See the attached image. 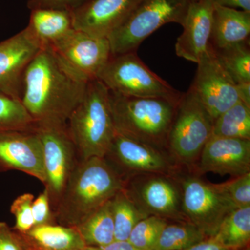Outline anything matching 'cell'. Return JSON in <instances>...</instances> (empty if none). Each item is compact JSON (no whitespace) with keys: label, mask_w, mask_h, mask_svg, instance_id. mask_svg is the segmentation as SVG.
I'll return each mask as SVG.
<instances>
[{"label":"cell","mask_w":250,"mask_h":250,"mask_svg":"<svg viewBox=\"0 0 250 250\" xmlns=\"http://www.w3.org/2000/svg\"><path fill=\"white\" fill-rule=\"evenodd\" d=\"M213 4L250 11V0H211Z\"/></svg>","instance_id":"cell-36"},{"label":"cell","mask_w":250,"mask_h":250,"mask_svg":"<svg viewBox=\"0 0 250 250\" xmlns=\"http://www.w3.org/2000/svg\"><path fill=\"white\" fill-rule=\"evenodd\" d=\"M243 250H250L249 247H246V248H245L244 249H243Z\"/></svg>","instance_id":"cell-40"},{"label":"cell","mask_w":250,"mask_h":250,"mask_svg":"<svg viewBox=\"0 0 250 250\" xmlns=\"http://www.w3.org/2000/svg\"><path fill=\"white\" fill-rule=\"evenodd\" d=\"M125 182L144 174H174L179 167L168 152L116 132L104 157Z\"/></svg>","instance_id":"cell-11"},{"label":"cell","mask_w":250,"mask_h":250,"mask_svg":"<svg viewBox=\"0 0 250 250\" xmlns=\"http://www.w3.org/2000/svg\"><path fill=\"white\" fill-rule=\"evenodd\" d=\"M213 50L222 66L235 83L250 82L249 41Z\"/></svg>","instance_id":"cell-27"},{"label":"cell","mask_w":250,"mask_h":250,"mask_svg":"<svg viewBox=\"0 0 250 250\" xmlns=\"http://www.w3.org/2000/svg\"><path fill=\"white\" fill-rule=\"evenodd\" d=\"M213 3L211 0H192L182 27L183 33L175 43L176 54L198 62L210 48Z\"/></svg>","instance_id":"cell-18"},{"label":"cell","mask_w":250,"mask_h":250,"mask_svg":"<svg viewBox=\"0 0 250 250\" xmlns=\"http://www.w3.org/2000/svg\"><path fill=\"white\" fill-rule=\"evenodd\" d=\"M49 44L90 80L96 79L112 56L108 39L95 37L75 28Z\"/></svg>","instance_id":"cell-15"},{"label":"cell","mask_w":250,"mask_h":250,"mask_svg":"<svg viewBox=\"0 0 250 250\" xmlns=\"http://www.w3.org/2000/svg\"><path fill=\"white\" fill-rule=\"evenodd\" d=\"M24 239H25V238H24ZM25 241H26V239H25ZM26 242H27V250H41L40 249H39V248H36V247L31 246V245L29 244V243H28V242L27 241H26Z\"/></svg>","instance_id":"cell-39"},{"label":"cell","mask_w":250,"mask_h":250,"mask_svg":"<svg viewBox=\"0 0 250 250\" xmlns=\"http://www.w3.org/2000/svg\"><path fill=\"white\" fill-rule=\"evenodd\" d=\"M32 212L34 227L55 224V215L51 207L50 199L47 189L45 188L43 191L39 194V196L34 198L32 204Z\"/></svg>","instance_id":"cell-32"},{"label":"cell","mask_w":250,"mask_h":250,"mask_svg":"<svg viewBox=\"0 0 250 250\" xmlns=\"http://www.w3.org/2000/svg\"><path fill=\"white\" fill-rule=\"evenodd\" d=\"M78 250H139L133 246L129 241H113L104 246H84Z\"/></svg>","instance_id":"cell-35"},{"label":"cell","mask_w":250,"mask_h":250,"mask_svg":"<svg viewBox=\"0 0 250 250\" xmlns=\"http://www.w3.org/2000/svg\"><path fill=\"white\" fill-rule=\"evenodd\" d=\"M34 196L31 193H24L15 199L11 206V213L16 218L14 229L18 233H24L34 227L32 204Z\"/></svg>","instance_id":"cell-31"},{"label":"cell","mask_w":250,"mask_h":250,"mask_svg":"<svg viewBox=\"0 0 250 250\" xmlns=\"http://www.w3.org/2000/svg\"><path fill=\"white\" fill-rule=\"evenodd\" d=\"M87 0H28L29 9H52L73 11Z\"/></svg>","instance_id":"cell-34"},{"label":"cell","mask_w":250,"mask_h":250,"mask_svg":"<svg viewBox=\"0 0 250 250\" xmlns=\"http://www.w3.org/2000/svg\"><path fill=\"white\" fill-rule=\"evenodd\" d=\"M141 0H87L73 10V28L108 39L125 22Z\"/></svg>","instance_id":"cell-17"},{"label":"cell","mask_w":250,"mask_h":250,"mask_svg":"<svg viewBox=\"0 0 250 250\" xmlns=\"http://www.w3.org/2000/svg\"><path fill=\"white\" fill-rule=\"evenodd\" d=\"M210 238L231 250L248 247L250 241V207L236 208L229 213Z\"/></svg>","instance_id":"cell-23"},{"label":"cell","mask_w":250,"mask_h":250,"mask_svg":"<svg viewBox=\"0 0 250 250\" xmlns=\"http://www.w3.org/2000/svg\"><path fill=\"white\" fill-rule=\"evenodd\" d=\"M85 246H104L115 241L111 200L75 227Z\"/></svg>","instance_id":"cell-22"},{"label":"cell","mask_w":250,"mask_h":250,"mask_svg":"<svg viewBox=\"0 0 250 250\" xmlns=\"http://www.w3.org/2000/svg\"><path fill=\"white\" fill-rule=\"evenodd\" d=\"M213 123L191 90L182 94L167 143V152L179 167L195 171L202 149L211 138Z\"/></svg>","instance_id":"cell-5"},{"label":"cell","mask_w":250,"mask_h":250,"mask_svg":"<svg viewBox=\"0 0 250 250\" xmlns=\"http://www.w3.org/2000/svg\"><path fill=\"white\" fill-rule=\"evenodd\" d=\"M183 250H231L228 248H224L220 246L218 243L212 240L211 238H208L201 242L193 245V246L189 247L187 249Z\"/></svg>","instance_id":"cell-37"},{"label":"cell","mask_w":250,"mask_h":250,"mask_svg":"<svg viewBox=\"0 0 250 250\" xmlns=\"http://www.w3.org/2000/svg\"><path fill=\"white\" fill-rule=\"evenodd\" d=\"M197 174L236 177L250 172V140L211 136L200 154Z\"/></svg>","instance_id":"cell-16"},{"label":"cell","mask_w":250,"mask_h":250,"mask_svg":"<svg viewBox=\"0 0 250 250\" xmlns=\"http://www.w3.org/2000/svg\"><path fill=\"white\" fill-rule=\"evenodd\" d=\"M96 79L110 91L125 96L179 100L182 95L152 72L136 52L112 55Z\"/></svg>","instance_id":"cell-7"},{"label":"cell","mask_w":250,"mask_h":250,"mask_svg":"<svg viewBox=\"0 0 250 250\" xmlns=\"http://www.w3.org/2000/svg\"><path fill=\"white\" fill-rule=\"evenodd\" d=\"M192 0H141L108 37L112 55L136 52L146 39L167 23L182 25Z\"/></svg>","instance_id":"cell-6"},{"label":"cell","mask_w":250,"mask_h":250,"mask_svg":"<svg viewBox=\"0 0 250 250\" xmlns=\"http://www.w3.org/2000/svg\"><path fill=\"white\" fill-rule=\"evenodd\" d=\"M18 170L45 183L42 143L35 129H0V172Z\"/></svg>","instance_id":"cell-13"},{"label":"cell","mask_w":250,"mask_h":250,"mask_svg":"<svg viewBox=\"0 0 250 250\" xmlns=\"http://www.w3.org/2000/svg\"><path fill=\"white\" fill-rule=\"evenodd\" d=\"M109 94L116 132L167 151V139L180 99L125 96L110 90Z\"/></svg>","instance_id":"cell-3"},{"label":"cell","mask_w":250,"mask_h":250,"mask_svg":"<svg viewBox=\"0 0 250 250\" xmlns=\"http://www.w3.org/2000/svg\"><path fill=\"white\" fill-rule=\"evenodd\" d=\"M89 81L50 44L43 43L24 72L21 102L35 123H67Z\"/></svg>","instance_id":"cell-1"},{"label":"cell","mask_w":250,"mask_h":250,"mask_svg":"<svg viewBox=\"0 0 250 250\" xmlns=\"http://www.w3.org/2000/svg\"><path fill=\"white\" fill-rule=\"evenodd\" d=\"M22 235L29 244L41 250H78L85 246L76 228L59 224L34 227Z\"/></svg>","instance_id":"cell-20"},{"label":"cell","mask_w":250,"mask_h":250,"mask_svg":"<svg viewBox=\"0 0 250 250\" xmlns=\"http://www.w3.org/2000/svg\"><path fill=\"white\" fill-rule=\"evenodd\" d=\"M240 101L250 106V82L236 83Z\"/></svg>","instance_id":"cell-38"},{"label":"cell","mask_w":250,"mask_h":250,"mask_svg":"<svg viewBox=\"0 0 250 250\" xmlns=\"http://www.w3.org/2000/svg\"><path fill=\"white\" fill-rule=\"evenodd\" d=\"M124 187V179L104 158L79 161L54 210L56 222L75 228Z\"/></svg>","instance_id":"cell-2"},{"label":"cell","mask_w":250,"mask_h":250,"mask_svg":"<svg viewBox=\"0 0 250 250\" xmlns=\"http://www.w3.org/2000/svg\"><path fill=\"white\" fill-rule=\"evenodd\" d=\"M236 208L250 207V172L217 184Z\"/></svg>","instance_id":"cell-30"},{"label":"cell","mask_w":250,"mask_h":250,"mask_svg":"<svg viewBox=\"0 0 250 250\" xmlns=\"http://www.w3.org/2000/svg\"><path fill=\"white\" fill-rule=\"evenodd\" d=\"M124 189L146 215L188 223L182 208V188L177 172L134 176L125 181Z\"/></svg>","instance_id":"cell-10"},{"label":"cell","mask_w":250,"mask_h":250,"mask_svg":"<svg viewBox=\"0 0 250 250\" xmlns=\"http://www.w3.org/2000/svg\"><path fill=\"white\" fill-rule=\"evenodd\" d=\"M42 45L28 26L0 42V94L21 102L24 72Z\"/></svg>","instance_id":"cell-14"},{"label":"cell","mask_w":250,"mask_h":250,"mask_svg":"<svg viewBox=\"0 0 250 250\" xmlns=\"http://www.w3.org/2000/svg\"><path fill=\"white\" fill-rule=\"evenodd\" d=\"M197 64L196 75L189 89L215 121L239 101L236 84L222 66L212 46Z\"/></svg>","instance_id":"cell-12"},{"label":"cell","mask_w":250,"mask_h":250,"mask_svg":"<svg viewBox=\"0 0 250 250\" xmlns=\"http://www.w3.org/2000/svg\"><path fill=\"white\" fill-rule=\"evenodd\" d=\"M187 170L188 172L182 168L177 172L184 215L188 223L210 238L225 217L236 208L217 184L205 182L196 172Z\"/></svg>","instance_id":"cell-8"},{"label":"cell","mask_w":250,"mask_h":250,"mask_svg":"<svg viewBox=\"0 0 250 250\" xmlns=\"http://www.w3.org/2000/svg\"><path fill=\"white\" fill-rule=\"evenodd\" d=\"M28 27L43 43H52L73 28L72 13L67 10H32Z\"/></svg>","instance_id":"cell-21"},{"label":"cell","mask_w":250,"mask_h":250,"mask_svg":"<svg viewBox=\"0 0 250 250\" xmlns=\"http://www.w3.org/2000/svg\"><path fill=\"white\" fill-rule=\"evenodd\" d=\"M0 250H27L24 236L7 223L0 221Z\"/></svg>","instance_id":"cell-33"},{"label":"cell","mask_w":250,"mask_h":250,"mask_svg":"<svg viewBox=\"0 0 250 250\" xmlns=\"http://www.w3.org/2000/svg\"><path fill=\"white\" fill-rule=\"evenodd\" d=\"M207 238L191 223L187 222L170 225L167 223L152 250H183Z\"/></svg>","instance_id":"cell-26"},{"label":"cell","mask_w":250,"mask_h":250,"mask_svg":"<svg viewBox=\"0 0 250 250\" xmlns=\"http://www.w3.org/2000/svg\"><path fill=\"white\" fill-rule=\"evenodd\" d=\"M79 160L104 157L116 133L109 90L98 79L90 80L84 96L67 121Z\"/></svg>","instance_id":"cell-4"},{"label":"cell","mask_w":250,"mask_h":250,"mask_svg":"<svg viewBox=\"0 0 250 250\" xmlns=\"http://www.w3.org/2000/svg\"><path fill=\"white\" fill-rule=\"evenodd\" d=\"M34 125L21 101L0 94V129H29Z\"/></svg>","instance_id":"cell-29"},{"label":"cell","mask_w":250,"mask_h":250,"mask_svg":"<svg viewBox=\"0 0 250 250\" xmlns=\"http://www.w3.org/2000/svg\"><path fill=\"white\" fill-rule=\"evenodd\" d=\"M114 222L115 241H128L133 228L140 220L149 215L143 213L125 191L124 188L111 200Z\"/></svg>","instance_id":"cell-25"},{"label":"cell","mask_w":250,"mask_h":250,"mask_svg":"<svg viewBox=\"0 0 250 250\" xmlns=\"http://www.w3.org/2000/svg\"><path fill=\"white\" fill-rule=\"evenodd\" d=\"M213 4L212 47L223 49L249 41L250 11Z\"/></svg>","instance_id":"cell-19"},{"label":"cell","mask_w":250,"mask_h":250,"mask_svg":"<svg viewBox=\"0 0 250 250\" xmlns=\"http://www.w3.org/2000/svg\"><path fill=\"white\" fill-rule=\"evenodd\" d=\"M167 220L149 215L140 220L130 233L128 241L139 250H152Z\"/></svg>","instance_id":"cell-28"},{"label":"cell","mask_w":250,"mask_h":250,"mask_svg":"<svg viewBox=\"0 0 250 250\" xmlns=\"http://www.w3.org/2000/svg\"><path fill=\"white\" fill-rule=\"evenodd\" d=\"M213 136L250 140V106L238 101L213 123Z\"/></svg>","instance_id":"cell-24"},{"label":"cell","mask_w":250,"mask_h":250,"mask_svg":"<svg viewBox=\"0 0 250 250\" xmlns=\"http://www.w3.org/2000/svg\"><path fill=\"white\" fill-rule=\"evenodd\" d=\"M42 143L45 188L54 213L69 177L79 162L76 147L67 130V123H35Z\"/></svg>","instance_id":"cell-9"}]
</instances>
